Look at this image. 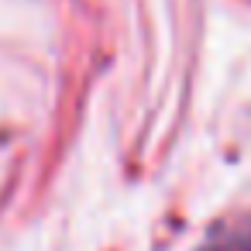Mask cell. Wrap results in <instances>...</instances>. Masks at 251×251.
<instances>
[{
  "mask_svg": "<svg viewBox=\"0 0 251 251\" xmlns=\"http://www.w3.org/2000/svg\"><path fill=\"white\" fill-rule=\"evenodd\" d=\"M248 251H251V248H248Z\"/></svg>",
  "mask_w": 251,
  "mask_h": 251,
  "instance_id": "cell-1",
  "label": "cell"
}]
</instances>
